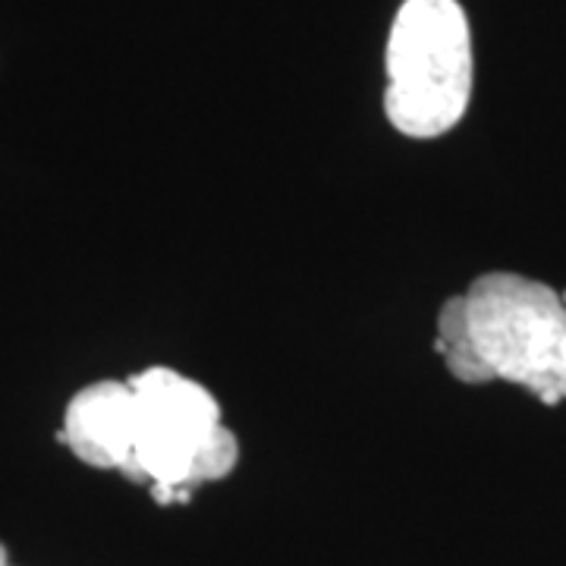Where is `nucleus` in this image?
<instances>
[{
	"instance_id": "nucleus-6",
	"label": "nucleus",
	"mask_w": 566,
	"mask_h": 566,
	"mask_svg": "<svg viewBox=\"0 0 566 566\" xmlns=\"http://www.w3.org/2000/svg\"><path fill=\"white\" fill-rule=\"evenodd\" d=\"M3 566H10V564H3Z\"/></svg>"
},
{
	"instance_id": "nucleus-1",
	"label": "nucleus",
	"mask_w": 566,
	"mask_h": 566,
	"mask_svg": "<svg viewBox=\"0 0 566 566\" xmlns=\"http://www.w3.org/2000/svg\"><path fill=\"white\" fill-rule=\"evenodd\" d=\"M438 353L465 385L506 381L547 406L564 403V293L510 271L482 274L441 305Z\"/></svg>"
},
{
	"instance_id": "nucleus-4",
	"label": "nucleus",
	"mask_w": 566,
	"mask_h": 566,
	"mask_svg": "<svg viewBox=\"0 0 566 566\" xmlns=\"http://www.w3.org/2000/svg\"><path fill=\"white\" fill-rule=\"evenodd\" d=\"M129 381H98L82 387L66 406L61 441L92 469H126Z\"/></svg>"
},
{
	"instance_id": "nucleus-5",
	"label": "nucleus",
	"mask_w": 566,
	"mask_h": 566,
	"mask_svg": "<svg viewBox=\"0 0 566 566\" xmlns=\"http://www.w3.org/2000/svg\"><path fill=\"white\" fill-rule=\"evenodd\" d=\"M3 564H10V560H7V547L0 545V566H3Z\"/></svg>"
},
{
	"instance_id": "nucleus-3",
	"label": "nucleus",
	"mask_w": 566,
	"mask_h": 566,
	"mask_svg": "<svg viewBox=\"0 0 566 566\" xmlns=\"http://www.w3.org/2000/svg\"><path fill=\"white\" fill-rule=\"evenodd\" d=\"M472 32L457 0H406L387 39V120L409 139H438L472 98Z\"/></svg>"
},
{
	"instance_id": "nucleus-2",
	"label": "nucleus",
	"mask_w": 566,
	"mask_h": 566,
	"mask_svg": "<svg viewBox=\"0 0 566 566\" xmlns=\"http://www.w3.org/2000/svg\"><path fill=\"white\" fill-rule=\"evenodd\" d=\"M237 460L240 441L208 387L164 365L129 378L123 475L148 482L155 501H182L192 488L230 475Z\"/></svg>"
}]
</instances>
